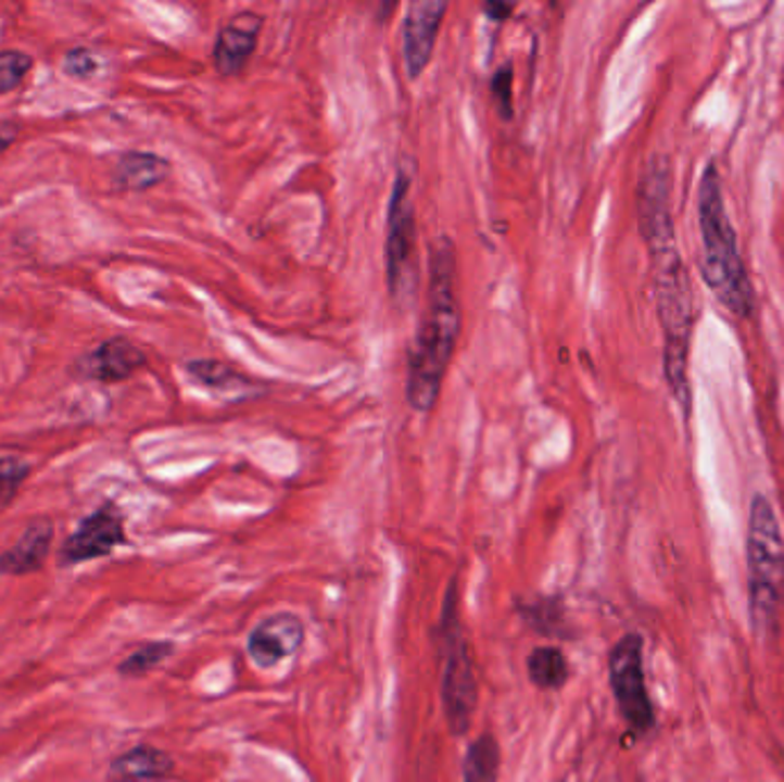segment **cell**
I'll return each mask as SVG.
<instances>
[{
	"label": "cell",
	"mask_w": 784,
	"mask_h": 782,
	"mask_svg": "<svg viewBox=\"0 0 784 782\" xmlns=\"http://www.w3.org/2000/svg\"><path fill=\"white\" fill-rule=\"evenodd\" d=\"M672 168L663 154H656L637 181L640 232L652 255L654 292L660 326H663V365L672 398L688 416V346L693 336V294L684 260L676 249V235L670 212Z\"/></svg>",
	"instance_id": "obj_1"
},
{
	"label": "cell",
	"mask_w": 784,
	"mask_h": 782,
	"mask_svg": "<svg viewBox=\"0 0 784 782\" xmlns=\"http://www.w3.org/2000/svg\"><path fill=\"white\" fill-rule=\"evenodd\" d=\"M459 328L457 253L452 241L441 237L433 243L429 260L427 311L408 352L406 400L416 411H429L437 404Z\"/></svg>",
	"instance_id": "obj_2"
},
{
	"label": "cell",
	"mask_w": 784,
	"mask_h": 782,
	"mask_svg": "<svg viewBox=\"0 0 784 782\" xmlns=\"http://www.w3.org/2000/svg\"><path fill=\"white\" fill-rule=\"evenodd\" d=\"M697 216L701 232V274L716 299L736 317H750L755 311V292L743 264L736 230L725 210L720 175L716 163H709L697 189Z\"/></svg>",
	"instance_id": "obj_3"
},
{
	"label": "cell",
	"mask_w": 784,
	"mask_h": 782,
	"mask_svg": "<svg viewBox=\"0 0 784 782\" xmlns=\"http://www.w3.org/2000/svg\"><path fill=\"white\" fill-rule=\"evenodd\" d=\"M746 553L753 625L771 633L784 604V538L773 505L761 493L750 503Z\"/></svg>",
	"instance_id": "obj_4"
},
{
	"label": "cell",
	"mask_w": 784,
	"mask_h": 782,
	"mask_svg": "<svg viewBox=\"0 0 784 782\" xmlns=\"http://www.w3.org/2000/svg\"><path fill=\"white\" fill-rule=\"evenodd\" d=\"M441 695L445 707V720L452 734H466L475 709H478V679L470 658L468 641L457 617V583H452L445 594L443 622H441Z\"/></svg>",
	"instance_id": "obj_5"
},
{
	"label": "cell",
	"mask_w": 784,
	"mask_h": 782,
	"mask_svg": "<svg viewBox=\"0 0 784 782\" xmlns=\"http://www.w3.org/2000/svg\"><path fill=\"white\" fill-rule=\"evenodd\" d=\"M413 171L397 168L395 189H392L388 210V239H385V269L388 290L395 301L413 299L418 287L416 269V207L410 198Z\"/></svg>",
	"instance_id": "obj_6"
},
{
	"label": "cell",
	"mask_w": 784,
	"mask_h": 782,
	"mask_svg": "<svg viewBox=\"0 0 784 782\" xmlns=\"http://www.w3.org/2000/svg\"><path fill=\"white\" fill-rule=\"evenodd\" d=\"M608 670L619 714L624 716L631 730L649 732L656 723V716L645 682L643 638L637 633H627L622 641H617L610 649Z\"/></svg>",
	"instance_id": "obj_7"
},
{
	"label": "cell",
	"mask_w": 784,
	"mask_h": 782,
	"mask_svg": "<svg viewBox=\"0 0 784 782\" xmlns=\"http://www.w3.org/2000/svg\"><path fill=\"white\" fill-rule=\"evenodd\" d=\"M122 544H127L122 512L113 503H103L69 534L60 551V558L65 565H80L103 558Z\"/></svg>",
	"instance_id": "obj_8"
},
{
	"label": "cell",
	"mask_w": 784,
	"mask_h": 782,
	"mask_svg": "<svg viewBox=\"0 0 784 782\" xmlns=\"http://www.w3.org/2000/svg\"><path fill=\"white\" fill-rule=\"evenodd\" d=\"M445 12L447 3H443V0H420V3L408 5L404 18L402 49L406 76L410 80H416L429 65Z\"/></svg>",
	"instance_id": "obj_9"
},
{
	"label": "cell",
	"mask_w": 784,
	"mask_h": 782,
	"mask_svg": "<svg viewBox=\"0 0 784 782\" xmlns=\"http://www.w3.org/2000/svg\"><path fill=\"white\" fill-rule=\"evenodd\" d=\"M303 638H305V627L296 615L276 613L271 617H266V620H262L251 631L245 649L257 668L271 670L278 664H282L284 658L294 656L299 652V647L303 645Z\"/></svg>",
	"instance_id": "obj_10"
},
{
	"label": "cell",
	"mask_w": 784,
	"mask_h": 782,
	"mask_svg": "<svg viewBox=\"0 0 784 782\" xmlns=\"http://www.w3.org/2000/svg\"><path fill=\"white\" fill-rule=\"evenodd\" d=\"M148 363L142 349L129 338H111L76 361L74 373L99 383H119L134 377Z\"/></svg>",
	"instance_id": "obj_11"
},
{
	"label": "cell",
	"mask_w": 784,
	"mask_h": 782,
	"mask_svg": "<svg viewBox=\"0 0 784 782\" xmlns=\"http://www.w3.org/2000/svg\"><path fill=\"white\" fill-rule=\"evenodd\" d=\"M262 26L264 18L260 14L241 12L220 28L214 45V65L218 74L235 76L245 67L257 49Z\"/></svg>",
	"instance_id": "obj_12"
},
{
	"label": "cell",
	"mask_w": 784,
	"mask_h": 782,
	"mask_svg": "<svg viewBox=\"0 0 784 782\" xmlns=\"http://www.w3.org/2000/svg\"><path fill=\"white\" fill-rule=\"evenodd\" d=\"M53 542V524L49 519L33 521L24 534L0 555V576H26L41 569Z\"/></svg>",
	"instance_id": "obj_13"
},
{
	"label": "cell",
	"mask_w": 784,
	"mask_h": 782,
	"mask_svg": "<svg viewBox=\"0 0 784 782\" xmlns=\"http://www.w3.org/2000/svg\"><path fill=\"white\" fill-rule=\"evenodd\" d=\"M175 771V761L168 753L154 746L140 744L113 759L109 767L111 782H163Z\"/></svg>",
	"instance_id": "obj_14"
},
{
	"label": "cell",
	"mask_w": 784,
	"mask_h": 782,
	"mask_svg": "<svg viewBox=\"0 0 784 782\" xmlns=\"http://www.w3.org/2000/svg\"><path fill=\"white\" fill-rule=\"evenodd\" d=\"M170 175V163L154 152H124L115 168L113 181L122 191H150Z\"/></svg>",
	"instance_id": "obj_15"
},
{
	"label": "cell",
	"mask_w": 784,
	"mask_h": 782,
	"mask_svg": "<svg viewBox=\"0 0 784 782\" xmlns=\"http://www.w3.org/2000/svg\"><path fill=\"white\" fill-rule=\"evenodd\" d=\"M528 674L536 689L557 691L567 684L569 664L557 647H536L528 656Z\"/></svg>",
	"instance_id": "obj_16"
},
{
	"label": "cell",
	"mask_w": 784,
	"mask_h": 782,
	"mask_svg": "<svg viewBox=\"0 0 784 782\" xmlns=\"http://www.w3.org/2000/svg\"><path fill=\"white\" fill-rule=\"evenodd\" d=\"M501 771V746L491 734H482L470 744L464 757V782H495Z\"/></svg>",
	"instance_id": "obj_17"
},
{
	"label": "cell",
	"mask_w": 784,
	"mask_h": 782,
	"mask_svg": "<svg viewBox=\"0 0 784 782\" xmlns=\"http://www.w3.org/2000/svg\"><path fill=\"white\" fill-rule=\"evenodd\" d=\"M173 652H175L173 643H148L138 647L131 656L124 658L117 670L124 677H142L152 672L156 666H161Z\"/></svg>",
	"instance_id": "obj_18"
},
{
	"label": "cell",
	"mask_w": 784,
	"mask_h": 782,
	"mask_svg": "<svg viewBox=\"0 0 784 782\" xmlns=\"http://www.w3.org/2000/svg\"><path fill=\"white\" fill-rule=\"evenodd\" d=\"M33 70V55L18 49L0 51V94H8L24 84Z\"/></svg>",
	"instance_id": "obj_19"
},
{
	"label": "cell",
	"mask_w": 784,
	"mask_h": 782,
	"mask_svg": "<svg viewBox=\"0 0 784 782\" xmlns=\"http://www.w3.org/2000/svg\"><path fill=\"white\" fill-rule=\"evenodd\" d=\"M30 476V464L18 457L0 459V512H3L18 493L21 484Z\"/></svg>",
	"instance_id": "obj_20"
},
{
	"label": "cell",
	"mask_w": 784,
	"mask_h": 782,
	"mask_svg": "<svg viewBox=\"0 0 784 782\" xmlns=\"http://www.w3.org/2000/svg\"><path fill=\"white\" fill-rule=\"evenodd\" d=\"M186 373H189L195 381L210 386V388H230V383L237 379V373L225 363L212 361V358H200L191 361L186 365Z\"/></svg>",
	"instance_id": "obj_21"
},
{
	"label": "cell",
	"mask_w": 784,
	"mask_h": 782,
	"mask_svg": "<svg viewBox=\"0 0 784 782\" xmlns=\"http://www.w3.org/2000/svg\"><path fill=\"white\" fill-rule=\"evenodd\" d=\"M511 86H514V67H511V63H505L495 70L493 80H491V92H493L495 106H498V113L503 119H509L514 113Z\"/></svg>",
	"instance_id": "obj_22"
},
{
	"label": "cell",
	"mask_w": 784,
	"mask_h": 782,
	"mask_svg": "<svg viewBox=\"0 0 784 782\" xmlns=\"http://www.w3.org/2000/svg\"><path fill=\"white\" fill-rule=\"evenodd\" d=\"M65 74L72 78H90L97 72V58L90 49L76 47L65 55Z\"/></svg>",
	"instance_id": "obj_23"
},
{
	"label": "cell",
	"mask_w": 784,
	"mask_h": 782,
	"mask_svg": "<svg viewBox=\"0 0 784 782\" xmlns=\"http://www.w3.org/2000/svg\"><path fill=\"white\" fill-rule=\"evenodd\" d=\"M484 14L495 24H503L511 16V12L516 10V3H484L482 5Z\"/></svg>",
	"instance_id": "obj_24"
},
{
	"label": "cell",
	"mask_w": 784,
	"mask_h": 782,
	"mask_svg": "<svg viewBox=\"0 0 784 782\" xmlns=\"http://www.w3.org/2000/svg\"><path fill=\"white\" fill-rule=\"evenodd\" d=\"M16 134H18V127L10 125V122L0 127V156H3L12 148V142L16 140Z\"/></svg>",
	"instance_id": "obj_25"
}]
</instances>
